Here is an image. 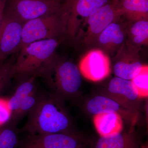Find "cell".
I'll list each match as a JSON object with an SVG mask.
<instances>
[{"label":"cell","mask_w":148,"mask_h":148,"mask_svg":"<svg viewBox=\"0 0 148 148\" xmlns=\"http://www.w3.org/2000/svg\"><path fill=\"white\" fill-rule=\"evenodd\" d=\"M40 77L53 90V94L61 98L75 95L82 84V75L78 67L71 61L60 59L56 55Z\"/></svg>","instance_id":"cell-3"},{"label":"cell","mask_w":148,"mask_h":148,"mask_svg":"<svg viewBox=\"0 0 148 148\" xmlns=\"http://www.w3.org/2000/svg\"><path fill=\"white\" fill-rule=\"evenodd\" d=\"M94 148H135V142L130 135L121 132L101 137Z\"/></svg>","instance_id":"cell-19"},{"label":"cell","mask_w":148,"mask_h":148,"mask_svg":"<svg viewBox=\"0 0 148 148\" xmlns=\"http://www.w3.org/2000/svg\"><path fill=\"white\" fill-rule=\"evenodd\" d=\"M79 69L85 78L97 82L105 79L111 72L109 56L99 48L89 51L80 61Z\"/></svg>","instance_id":"cell-9"},{"label":"cell","mask_w":148,"mask_h":148,"mask_svg":"<svg viewBox=\"0 0 148 148\" xmlns=\"http://www.w3.org/2000/svg\"><path fill=\"white\" fill-rule=\"evenodd\" d=\"M63 102L53 93H41L21 132L31 135L71 132V119Z\"/></svg>","instance_id":"cell-1"},{"label":"cell","mask_w":148,"mask_h":148,"mask_svg":"<svg viewBox=\"0 0 148 148\" xmlns=\"http://www.w3.org/2000/svg\"><path fill=\"white\" fill-rule=\"evenodd\" d=\"M93 123L101 137H106L121 132L123 129L122 120L117 112L95 115Z\"/></svg>","instance_id":"cell-13"},{"label":"cell","mask_w":148,"mask_h":148,"mask_svg":"<svg viewBox=\"0 0 148 148\" xmlns=\"http://www.w3.org/2000/svg\"><path fill=\"white\" fill-rule=\"evenodd\" d=\"M121 105L114 99L103 96H97L88 101L86 106L88 111L95 115L105 113L117 112Z\"/></svg>","instance_id":"cell-18"},{"label":"cell","mask_w":148,"mask_h":148,"mask_svg":"<svg viewBox=\"0 0 148 148\" xmlns=\"http://www.w3.org/2000/svg\"><path fill=\"white\" fill-rule=\"evenodd\" d=\"M8 0H0V15L2 16L3 12L4 10L6 4Z\"/></svg>","instance_id":"cell-25"},{"label":"cell","mask_w":148,"mask_h":148,"mask_svg":"<svg viewBox=\"0 0 148 148\" xmlns=\"http://www.w3.org/2000/svg\"><path fill=\"white\" fill-rule=\"evenodd\" d=\"M52 1L57 2L61 3L64 4V3L66 2L67 0H52Z\"/></svg>","instance_id":"cell-26"},{"label":"cell","mask_w":148,"mask_h":148,"mask_svg":"<svg viewBox=\"0 0 148 148\" xmlns=\"http://www.w3.org/2000/svg\"><path fill=\"white\" fill-rule=\"evenodd\" d=\"M81 148V147H79V148Z\"/></svg>","instance_id":"cell-30"},{"label":"cell","mask_w":148,"mask_h":148,"mask_svg":"<svg viewBox=\"0 0 148 148\" xmlns=\"http://www.w3.org/2000/svg\"><path fill=\"white\" fill-rule=\"evenodd\" d=\"M67 22V15L63 5L60 11L25 22L20 50L36 41L59 38L66 34Z\"/></svg>","instance_id":"cell-4"},{"label":"cell","mask_w":148,"mask_h":148,"mask_svg":"<svg viewBox=\"0 0 148 148\" xmlns=\"http://www.w3.org/2000/svg\"><path fill=\"white\" fill-rule=\"evenodd\" d=\"M58 39L36 41L22 48L15 62L14 77L40 76L56 55V51L59 45Z\"/></svg>","instance_id":"cell-2"},{"label":"cell","mask_w":148,"mask_h":148,"mask_svg":"<svg viewBox=\"0 0 148 148\" xmlns=\"http://www.w3.org/2000/svg\"><path fill=\"white\" fill-rule=\"evenodd\" d=\"M24 23L3 14L0 24V64L9 56L19 52Z\"/></svg>","instance_id":"cell-8"},{"label":"cell","mask_w":148,"mask_h":148,"mask_svg":"<svg viewBox=\"0 0 148 148\" xmlns=\"http://www.w3.org/2000/svg\"><path fill=\"white\" fill-rule=\"evenodd\" d=\"M2 17V16H1L0 15V24H1V21Z\"/></svg>","instance_id":"cell-28"},{"label":"cell","mask_w":148,"mask_h":148,"mask_svg":"<svg viewBox=\"0 0 148 148\" xmlns=\"http://www.w3.org/2000/svg\"><path fill=\"white\" fill-rule=\"evenodd\" d=\"M20 130L8 122L0 126V148H17L20 144Z\"/></svg>","instance_id":"cell-21"},{"label":"cell","mask_w":148,"mask_h":148,"mask_svg":"<svg viewBox=\"0 0 148 148\" xmlns=\"http://www.w3.org/2000/svg\"><path fill=\"white\" fill-rule=\"evenodd\" d=\"M139 49L128 45L126 43L116 54L114 71L116 77L131 80L142 69Z\"/></svg>","instance_id":"cell-11"},{"label":"cell","mask_w":148,"mask_h":148,"mask_svg":"<svg viewBox=\"0 0 148 148\" xmlns=\"http://www.w3.org/2000/svg\"><path fill=\"white\" fill-rule=\"evenodd\" d=\"M126 26L128 45L139 49L142 46L148 43V20L127 21Z\"/></svg>","instance_id":"cell-16"},{"label":"cell","mask_w":148,"mask_h":148,"mask_svg":"<svg viewBox=\"0 0 148 148\" xmlns=\"http://www.w3.org/2000/svg\"><path fill=\"white\" fill-rule=\"evenodd\" d=\"M121 18L111 23L100 34L95 45L107 54L114 56L124 45L127 40L125 24Z\"/></svg>","instance_id":"cell-12"},{"label":"cell","mask_w":148,"mask_h":148,"mask_svg":"<svg viewBox=\"0 0 148 148\" xmlns=\"http://www.w3.org/2000/svg\"><path fill=\"white\" fill-rule=\"evenodd\" d=\"M12 112L9 108L7 99L0 98V126L10 120Z\"/></svg>","instance_id":"cell-24"},{"label":"cell","mask_w":148,"mask_h":148,"mask_svg":"<svg viewBox=\"0 0 148 148\" xmlns=\"http://www.w3.org/2000/svg\"><path fill=\"white\" fill-rule=\"evenodd\" d=\"M35 76L18 78L13 95L7 99L9 108L12 113L17 110L21 103L29 95L37 90Z\"/></svg>","instance_id":"cell-15"},{"label":"cell","mask_w":148,"mask_h":148,"mask_svg":"<svg viewBox=\"0 0 148 148\" xmlns=\"http://www.w3.org/2000/svg\"><path fill=\"white\" fill-rule=\"evenodd\" d=\"M116 5L127 21L148 20V0H119Z\"/></svg>","instance_id":"cell-14"},{"label":"cell","mask_w":148,"mask_h":148,"mask_svg":"<svg viewBox=\"0 0 148 148\" xmlns=\"http://www.w3.org/2000/svg\"><path fill=\"white\" fill-rule=\"evenodd\" d=\"M109 92L114 95H120L130 101L137 100L138 92L131 80L116 77L111 80L108 85Z\"/></svg>","instance_id":"cell-17"},{"label":"cell","mask_w":148,"mask_h":148,"mask_svg":"<svg viewBox=\"0 0 148 148\" xmlns=\"http://www.w3.org/2000/svg\"><path fill=\"white\" fill-rule=\"evenodd\" d=\"M40 94V92L36 90L25 98L18 109L12 112L11 117L8 122L14 125H18L34 108L39 99Z\"/></svg>","instance_id":"cell-20"},{"label":"cell","mask_w":148,"mask_h":148,"mask_svg":"<svg viewBox=\"0 0 148 148\" xmlns=\"http://www.w3.org/2000/svg\"><path fill=\"white\" fill-rule=\"evenodd\" d=\"M17 53L12 54L11 57L6 59L0 66V93L7 88L14 77Z\"/></svg>","instance_id":"cell-22"},{"label":"cell","mask_w":148,"mask_h":148,"mask_svg":"<svg viewBox=\"0 0 148 148\" xmlns=\"http://www.w3.org/2000/svg\"><path fill=\"white\" fill-rule=\"evenodd\" d=\"M1 65H2V64H0V66H1Z\"/></svg>","instance_id":"cell-29"},{"label":"cell","mask_w":148,"mask_h":148,"mask_svg":"<svg viewBox=\"0 0 148 148\" xmlns=\"http://www.w3.org/2000/svg\"><path fill=\"white\" fill-rule=\"evenodd\" d=\"M121 17L116 5L112 1L95 10L85 20L75 40H81L87 47L95 45L100 34Z\"/></svg>","instance_id":"cell-5"},{"label":"cell","mask_w":148,"mask_h":148,"mask_svg":"<svg viewBox=\"0 0 148 148\" xmlns=\"http://www.w3.org/2000/svg\"><path fill=\"white\" fill-rule=\"evenodd\" d=\"M79 138L72 132L28 135L17 148H78Z\"/></svg>","instance_id":"cell-10"},{"label":"cell","mask_w":148,"mask_h":148,"mask_svg":"<svg viewBox=\"0 0 148 148\" xmlns=\"http://www.w3.org/2000/svg\"><path fill=\"white\" fill-rule=\"evenodd\" d=\"M63 4L52 0H8L3 14L23 23L58 12Z\"/></svg>","instance_id":"cell-6"},{"label":"cell","mask_w":148,"mask_h":148,"mask_svg":"<svg viewBox=\"0 0 148 148\" xmlns=\"http://www.w3.org/2000/svg\"><path fill=\"white\" fill-rule=\"evenodd\" d=\"M139 98H146L148 95V66L143 65L140 71L131 80Z\"/></svg>","instance_id":"cell-23"},{"label":"cell","mask_w":148,"mask_h":148,"mask_svg":"<svg viewBox=\"0 0 148 148\" xmlns=\"http://www.w3.org/2000/svg\"><path fill=\"white\" fill-rule=\"evenodd\" d=\"M113 0H67L63 8L67 15L66 34L75 40L85 20L98 8Z\"/></svg>","instance_id":"cell-7"},{"label":"cell","mask_w":148,"mask_h":148,"mask_svg":"<svg viewBox=\"0 0 148 148\" xmlns=\"http://www.w3.org/2000/svg\"><path fill=\"white\" fill-rule=\"evenodd\" d=\"M119 0H113L112 1L115 4H117L118 2L119 1Z\"/></svg>","instance_id":"cell-27"}]
</instances>
